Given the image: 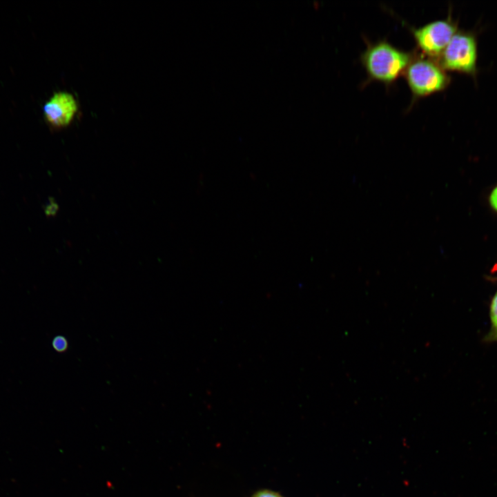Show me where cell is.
<instances>
[{
    "label": "cell",
    "instance_id": "obj_3",
    "mask_svg": "<svg viewBox=\"0 0 497 497\" xmlns=\"http://www.w3.org/2000/svg\"><path fill=\"white\" fill-rule=\"evenodd\" d=\"M476 43L469 34L456 33L440 56V66L452 71L472 73L476 70Z\"/></svg>",
    "mask_w": 497,
    "mask_h": 497
},
{
    "label": "cell",
    "instance_id": "obj_4",
    "mask_svg": "<svg viewBox=\"0 0 497 497\" xmlns=\"http://www.w3.org/2000/svg\"><path fill=\"white\" fill-rule=\"evenodd\" d=\"M456 32V26L448 19L436 20L411 29L418 49L429 58L440 57Z\"/></svg>",
    "mask_w": 497,
    "mask_h": 497
},
{
    "label": "cell",
    "instance_id": "obj_1",
    "mask_svg": "<svg viewBox=\"0 0 497 497\" xmlns=\"http://www.w3.org/2000/svg\"><path fill=\"white\" fill-rule=\"evenodd\" d=\"M413 57L386 40H380L367 44L360 60L370 79L390 84L404 74Z\"/></svg>",
    "mask_w": 497,
    "mask_h": 497
},
{
    "label": "cell",
    "instance_id": "obj_6",
    "mask_svg": "<svg viewBox=\"0 0 497 497\" xmlns=\"http://www.w3.org/2000/svg\"><path fill=\"white\" fill-rule=\"evenodd\" d=\"M491 330L487 336L489 340L497 341V291L490 306Z\"/></svg>",
    "mask_w": 497,
    "mask_h": 497
},
{
    "label": "cell",
    "instance_id": "obj_7",
    "mask_svg": "<svg viewBox=\"0 0 497 497\" xmlns=\"http://www.w3.org/2000/svg\"><path fill=\"white\" fill-rule=\"evenodd\" d=\"M52 347L57 353L66 352L69 347L68 339L61 335L55 336L52 340Z\"/></svg>",
    "mask_w": 497,
    "mask_h": 497
},
{
    "label": "cell",
    "instance_id": "obj_9",
    "mask_svg": "<svg viewBox=\"0 0 497 497\" xmlns=\"http://www.w3.org/2000/svg\"><path fill=\"white\" fill-rule=\"evenodd\" d=\"M489 202L491 207L497 211V186L492 191L490 195Z\"/></svg>",
    "mask_w": 497,
    "mask_h": 497
},
{
    "label": "cell",
    "instance_id": "obj_2",
    "mask_svg": "<svg viewBox=\"0 0 497 497\" xmlns=\"http://www.w3.org/2000/svg\"><path fill=\"white\" fill-rule=\"evenodd\" d=\"M403 75L415 98L441 91L449 84V77L443 68L425 56L413 57Z\"/></svg>",
    "mask_w": 497,
    "mask_h": 497
},
{
    "label": "cell",
    "instance_id": "obj_5",
    "mask_svg": "<svg viewBox=\"0 0 497 497\" xmlns=\"http://www.w3.org/2000/svg\"><path fill=\"white\" fill-rule=\"evenodd\" d=\"M43 114L46 121L55 128L68 126L74 119L78 104L75 97L70 92H55L43 106Z\"/></svg>",
    "mask_w": 497,
    "mask_h": 497
},
{
    "label": "cell",
    "instance_id": "obj_8",
    "mask_svg": "<svg viewBox=\"0 0 497 497\" xmlns=\"http://www.w3.org/2000/svg\"><path fill=\"white\" fill-rule=\"evenodd\" d=\"M251 497H283L279 493L270 489H261L254 493Z\"/></svg>",
    "mask_w": 497,
    "mask_h": 497
}]
</instances>
